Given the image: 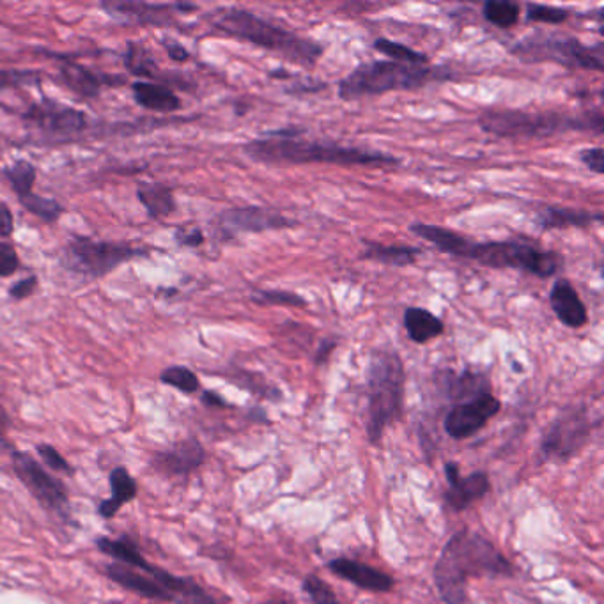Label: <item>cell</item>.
<instances>
[{"label": "cell", "mask_w": 604, "mask_h": 604, "mask_svg": "<svg viewBox=\"0 0 604 604\" xmlns=\"http://www.w3.org/2000/svg\"><path fill=\"white\" fill-rule=\"evenodd\" d=\"M491 489L489 477L484 472H473L461 479L457 477L456 481L449 482V489L445 493V502L452 511H463L466 507L479 500L484 495H488Z\"/></svg>", "instance_id": "obj_23"}, {"label": "cell", "mask_w": 604, "mask_h": 604, "mask_svg": "<svg viewBox=\"0 0 604 604\" xmlns=\"http://www.w3.org/2000/svg\"><path fill=\"white\" fill-rule=\"evenodd\" d=\"M43 75L34 70H6L0 68V91L18 87L39 86Z\"/></svg>", "instance_id": "obj_35"}, {"label": "cell", "mask_w": 604, "mask_h": 604, "mask_svg": "<svg viewBox=\"0 0 604 604\" xmlns=\"http://www.w3.org/2000/svg\"><path fill=\"white\" fill-rule=\"evenodd\" d=\"M15 233V217L13 211L9 210L8 204L0 202V236L11 238Z\"/></svg>", "instance_id": "obj_44"}, {"label": "cell", "mask_w": 604, "mask_h": 604, "mask_svg": "<svg viewBox=\"0 0 604 604\" xmlns=\"http://www.w3.org/2000/svg\"><path fill=\"white\" fill-rule=\"evenodd\" d=\"M420 236L422 240L429 241L434 248H438L447 256L472 259L475 263L496 270L509 268V270L532 273L539 279L553 277L564 266V257L557 252L543 250L537 245H530L523 241L477 243L440 225H426Z\"/></svg>", "instance_id": "obj_1"}, {"label": "cell", "mask_w": 604, "mask_h": 604, "mask_svg": "<svg viewBox=\"0 0 604 604\" xmlns=\"http://www.w3.org/2000/svg\"><path fill=\"white\" fill-rule=\"evenodd\" d=\"M13 470L16 477L24 482L32 496L43 505L47 511L54 512L59 518H70V496L66 486L54 475L39 465L34 457L25 452H13Z\"/></svg>", "instance_id": "obj_12"}, {"label": "cell", "mask_w": 604, "mask_h": 604, "mask_svg": "<svg viewBox=\"0 0 604 604\" xmlns=\"http://www.w3.org/2000/svg\"><path fill=\"white\" fill-rule=\"evenodd\" d=\"M148 257V250L130 243L96 241L87 236H73L62 248L61 266L64 270L89 279H101L114 272L121 264Z\"/></svg>", "instance_id": "obj_8"}, {"label": "cell", "mask_w": 604, "mask_h": 604, "mask_svg": "<svg viewBox=\"0 0 604 604\" xmlns=\"http://www.w3.org/2000/svg\"><path fill=\"white\" fill-rule=\"evenodd\" d=\"M100 8L107 15L121 22V24L135 25H162L172 24V16L176 11L181 15H186L190 11H195V4H151V2H137V0H105L101 2Z\"/></svg>", "instance_id": "obj_13"}, {"label": "cell", "mask_w": 604, "mask_h": 604, "mask_svg": "<svg viewBox=\"0 0 604 604\" xmlns=\"http://www.w3.org/2000/svg\"><path fill=\"white\" fill-rule=\"evenodd\" d=\"M48 55L50 52H45ZM59 62V80L70 91L80 96V98H96L100 96L103 86H116L124 82V78L110 77V75H98L96 71L89 70L84 64L64 57V55H54Z\"/></svg>", "instance_id": "obj_16"}, {"label": "cell", "mask_w": 604, "mask_h": 604, "mask_svg": "<svg viewBox=\"0 0 604 604\" xmlns=\"http://www.w3.org/2000/svg\"><path fill=\"white\" fill-rule=\"evenodd\" d=\"M535 222L544 231H551V229H569V227H589L592 224H601L603 215L596 211L546 208V210L539 211Z\"/></svg>", "instance_id": "obj_25"}, {"label": "cell", "mask_w": 604, "mask_h": 604, "mask_svg": "<svg viewBox=\"0 0 604 604\" xmlns=\"http://www.w3.org/2000/svg\"><path fill=\"white\" fill-rule=\"evenodd\" d=\"M210 20L217 31L277 52L300 66H314L323 54V47L316 41L302 38L247 9H217L211 13Z\"/></svg>", "instance_id": "obj_4"}, {"label": "cell", "mask_w": 604, "mask_h": 604, "mask_svg": "<svg viewBox=\"0 0 604 604\" xmlns=\"http://www.w3.org/2000/svg\"><path fill=\"white\" fill-rule=\"evenodd\" d=\"M438 78H442L440 73L427 66H413L394 61L364 62L341 80L339 96L344 101H355L390 91L417 89Z\"/></svg>", "instance_id": "obj_7"}, {"label": "cell", "mask_w": 604, "mask_h": 604, "mask_svg": "<svg viewBox=\"0 0 604 604\" xmlns=\"http://www.w3.org/2000/svg\"><path fill=\"white\" fill-rule=\"evenodd\" d=\"M123 62L124 68L135 77L149 78V80L163 77L155 57L149 52V48L140 41H128Z\"/></svg>", "instance_id": "obj_29"}, {"label": "cell", "mask_w": 604, "mask_h": 604, "mask_svg": "<svg viewBox=\"0 0 604 604\" xmlns=\"http://www.w3.org/2000/svg\"><path fill=\"white\" fill-rule=\"evenodd\" d=\"M20 268V257L16 254L15 247L6 241H0V279L15 275Z\"/></svg>", "instance_id": "obj_40"}, {"label": "cell", "mask_w": 604, "mask_h": 604, "mask_svg": "<svg viewBox=\"0 0 604 604\" xmlns=\"http://www.w3.org/2000/svg\"><path fill=\"white\" fill-rule=\"evenodd\" d=\"M512 54L528 62L553 61L564 64L567 68L604 70L603 43L587 47L580 39L532 36L518 41L516 47L512 48Z\"/></svg>", "instance_id": "obj_9"}, {"label": "cell", "mask_w": 604, "mask_h": 604, "mask_svg": "<svg viewBox=\"0 0 604 604\" xmlns=\"http://www.w3.org/2000/svg\"><path fill=\"white\" fill-rule=\"evenodd\" d=\"M261 604H296V603H291V601H268V603H261Z\"/></svg>", "instance_id": "obj_50"}, {"label": "cell", "mask_w": 604, "mask_h": 604, "mask_svg": "<svg viewBox=\"0 0 604 604\" xmlns=\"http://www.w3.org/2000/svg\"><path fill=\"white\" fill-rule=\"evenodd\" d=\"M482 132L500 139H550L566 132L603 133L601 112L564 114V112H523L488 110L479 119Z\"/></svg>", "instance_id": "obj_5"}, {"label": "cell", "mask_w": 604, "mask_h": 604, "mask_svg": "<svg viewBox=\"0 0 604 604\" xmlns=\"http://www.w3.org/2000/svg\"><path fill=\"white\" fill-rule=\"evenodd\" d=\"M403 325L408 337L417 344H427L445 332L442 319L420 307H408L404 310Z\"/></svg>", "instance_id": "obj_26"}, {"label": "cell", "mask_w": 604, "mask_h": 604, "mask_svg": "<svg viewBox=\"0 0 604 604\" xmlns=\"http://www.w3.org/2000/svg\"><path fill=\"white\" fill-rule=\"evenodd\" d=\"M303 590H305V594L312 599V603L314 604H342L341 599L335 596L332 587L326 581L318 578V576H314V574H310V576L305 578V581H303Z\"/></svg>", "instance_id": "obj_37"}, {"label": "cell", "mask_w": 604, "mask_h": 604, "mask_svg": "<svg viewBox=\"0 0 604 604\" xmlns=\"http://www.w3.org/2000/svg\"><path fill=\"white\" fill-rule=\"evenodd\" d=\"M202 403L206 404V406H210V408H229L231 404L225 401L222 395H218L217 392H211V390H206L204 394H202Z\"/></svg>", "instance_id": "obj_47"}, {"label": "cell", "mask_w": 604, "mask_h": 604, "mask_svg": "<svg viewBox=\"0 0 604 604\" xmlns=\"http://www.w3.org/2000/svg\"><path fill=\"white\" fill-rule=\"evenodd\" d=\"M107 576L110 580L116 581L117 585H121L130 592L139 594L140 597H146V599H153V601H167V603H174V597L163 589L162 585L148 573H142L132 567L123 566V564H109L107 566Z\"/></svg>", "instance_id": "obj_20"}, {"label": "cell", "mask_w": 604, "mask_h": 604, "mask_svg": "<svg viewBox=\"0 0 604 604\" xmlns=\"http://www.w3.org/2000/svg\"><path fill=\"white\" fill-rule=\"evenodd\" d=\"M374 50L390 57V61L401 62V64H413V66H424L429 62V57L420 54L413 48L406 47L403 43H397L392 39L380 38L374 41Z\"/></svg>", "instance_id": "obj_31"}, {"label": "cell", "mask_w": 604, "mask_h": 604, "mask_svg": "<svg viewBox=\"0 0 604 604\" xmlns=\"http://www.w3.org/2000/svg\"><path fill=\"white\" fill-rule=\"evenodd\" d=\"M163 47L167 50V54L171 57L172 61L186 62L190 59V52L186 50L181 43L178 41H171V39H165L163 41Z\"/></svg>", "instance_id": "obj_46"}, {"label": "cell", "mask_w": 604, "mask_h": 604, "mask_svg": "<svg viewBox=\"0 0 604 604\" xmlns=\"http://www.w3.org/2000/svg\"><path fill=\"white\" fill-rule=\"evenodd\" d=\"M2 176L15 190L18 197H24V195L31 194L32 186L38 178V172L29 160H16L2 169Z\"/></svg>", "instance_id": "obj_30"}, {"label": "cell", "mask_w": 604, "mask_h": 604, "mask_svg": "<svg viewBox=\"0 0 604 604\" xmlns=\"http://www.w3.org/2000/svg\"><path fill=\"white\" fill-rule=\"evenodd\" d=\"M160 381L167 387L176 388L183 394H195L201 388V381L192 369L185 365H172L160 372Z\"/></svg>", "instance_id": "obj_34"}, {"label": "cell", "mask_w": 604, "mask_h": 604, "mask_svg": "<svg viewBox=\"0 0 604 604\" xmlns=\"http://www.w3.org/2000/svg\"><path fill=\"white\" fill-rule=\"evenodd\" d=\"M550 305L558 321L569 328H581L589 321V312L578 291L567 279H558L550 291Z\"/></svg>", "instance_id": "obj_19"}, {"label": "cell", "mask_w": 604, "mask_h": 604, "mask_svg": "<svg viewBox=\"0 0 604 604\" xmlns=\"http://www.w3.org/2000/svg\"><path fill=\"white\" fill-rule=\"evenodd\" d=\"M580 160L589 171L594 174H603L604 172V153L601 148H590L581 151Z\"/></svg>", "instance_id": "obj_42"}, {"label": "cell", "mask_w": 604, "mask_h": 604, "mask_svg": "<svg viewBox=\"0 0 604 604\" xmlns=\"http://www.w3.org/2000/svg\"><path fill=\"white\" fill-rule=\"evenodd\" d=\"M18 201H20L24 210L29 211L34 217H38L39 220H43L47 224H55L61 218L62 206L54 199L41 197V195L31 192V194L24 195V197H18Z\"/></svg>", "instance_id": "obj_32"}, {"label": "cell", "mask_w": 604, "mask_h": 604, "mask_svg": "<svg viewBox=\"0 0 604 604\" xmlns=\"http://www.w3.org/2000/svg\"><path fill=\"white\" fill-rule=\"evenodd\" d=\"M500 408L502 404L491 392L477 395L468 401H461L447 413L443 422L445 433L454 440L470 438L473 434L479 433L489 420L496 417Z\"/></svg>", "instance_id": "obj_14"}, {"label": "cell", "mask_w": 604, "mask_h": 604, "mask_svg": "<svg viewBox=\"0 0 604 604\" xmlns=\"http://www.w3.org/2000/svg\"><path fill=\"white\" fill-rule=\"evenodd\" d=\"M109 484L112 495L107 500H103L98 507V514L103 519L114 518L117 512L121 511V507L128 502H133L139 493L137 481L124 466H117L110 472Z\"/></svg>", "instance_id": "obj_22"}, {"label": "cell", "mask_w": 604, "mask_h": 604, "mask_svg": "<svg viewBox=\"0 0 604 604\" xmlns=\"http://www.w3.org/2000/svg\"><path fill=\"white\" fill-rule=\"evenodd\" d=\"M137 197L148 211L149 218L162 220L176 211V199L171 186L162 183H139Z\"/></svg>", "instance_id": "obj_27"}, {"label": "cell", "mask_w": 604, "mask_h": 604, "mask_svg": "<svg viewBox=\"0 0 604 604\" xmlns=\"http://www.w3.org/2000/svg\"><path fill=\"white\" fill-rule=\"evenodd\" d=\"M404 381L406 372L401 357L395 351L380 349L372 353L367 371L369 388V422L367 434L378 445L387 427L403 415Z\"/></svg>", "instance_id": "obj_6"}, {"label": "cell", "mask_w": 604, "mask_h": 604, "mask_svg": "<svg viewBox=\"0 0 604 604\" xmlns=\"http://www.w3.org/2000/svg\"><path fill=\"white\" fill-rule=\"evenodd\" d=\"M514 567L484 535L459 530L445 544L434 566V583L447 604L466 601V583L481 576H512Z\"/></svg>", "instance_id": "obj_2"}, {"label": "cell", "mask_w": 604, "mask_h": 604, "mask_svg": "<svg viewBox=\"0 0 604 604\" xmlns=\"http://www.w3.org/2000/svg\"><path fill=\"white\" fill-rule=\"evenodd\" d=\"M96 546L101 553H105L107 557L114 558L117 564L132 567L142 573H151L153 566L149 564L146 557L142 555L139 546L133 543L128 535H123L119 539H110V537H98Z\"/></svg>", "instance_id": "obj_24"}, {"label": "cell", "mask_w": 604, "mask_h": 604, "mask_svg": "<svg viewBox=\"0 0 604 604\" xmlns=\"http://www.w3.org/2000/svg\"><path fill=\"white\" fill-rule=\"evenodd\" d=\"M527 18L530 22H541V24L558 25L566 22L569 11L544 4H528Z\"/></svg>", "instance_id": "obj_38"}, {"label": "cell", "mask_w": 604, "mask_h": 604, "mask_svg": "<svg viewBox=\"0 0 604 604\" xmlns=\"http://www.w3.org/2000/svg\"><path fill=\"white\" fill-rule=\"evenodd\" d=\"M592 420L583 406H569L560 411L557 420L544 434L541 454L544 459L567 461L576 456L589 442Z\"/></svg>", "instance_id": "obj_11"}, {"label": "cell", "mask_w": 604, "mask_h": 604, "mask_svg": "<svg viewBox=\"0 0 604 604\" xmlns=\"http://www.w3.org/2000/svg\"><path fill=\"white\" fill-rule=\"evenodd\" d=\"M252 302L259 303V305H287V307H307V300L303 296L291 293V291H279V289H273V291H256L254 295L250 296Z\"/></svg>", "instance_id": "obj_36"}, {"label": "cell", "mask_w": 604, "mask_h": 604, "mask_svg": "<svg viewBox=\"0 0 604 604\" xmlns=\"http://www.w3.org/2000/svg\"><path fill=\"white\" fill-rule=\"evenodd\" d=\"M206 459V450L195 438L176 443L165 452H160L155 459L158 470L169 475H188L202 466Z\"/></svg>", "instance_id": "obj_18"}, {"label": "cell", "mask_w": 604, "mask_h": 604, "mask_svg": "<svg viewBox=\"0 0 604 604\" xmlns=\"http://www.w3.org/2000/svg\"><path fill=\"white\" fill-rule=\"evenodd\" d=\"M36 450H38L39 457H41L52 470H55V472L68 473V475L73 473V468H71L70 463L66 461V457L62 456L61 452L55 449V447H52V445H48V443H39Z\"/></svg>", "instance_id": "obj_39"}, {"label": "cell", "mask_w": 604, "mask_h": 604, "mask_svg": "<svg viewBox=\"0 0 604 604\" xmlns=\"http://www.w3.org/2000/svg\"><path fill=\"white\" fill-rule=\"evenodd\" d=\"M174 238L178 241V245L181 247L195 248L201 247L204 243V233H202L199 227H179L174 233Z\"/></svg>", "instance_id": "obj_41"}, {"label": "cell", "mask_w": 604, "mask_h": 604, "mask_svg": "<svg viewBox=\"0 0 604 604\" xmlns=\"http://www.w3.org/2000/svg\"><path fill=\"white\" fill-rule=\"evenodd\" d=\"M9 426H11V419H9L8 411L4 410V406L0 404V440L8 433Z\"/></svg>", "instance_id": "obj_49"}, {"label": "cell", "mask_w": 604, "mask_h": 604, "mask_svg": "<svg viewBox=\"0 0 604 604\" xmlns=\"http://www.w3.org/2000/svg\"><path fill=\"white\" fill-rule=\"evenodd\" d=\"M36 289H38V277H36V275H31V277H27V279L18 280L16 284L9 287L8 293L13 300H25V298H29Z\"/></svg>", "instance_id": "obj_43"}, {"label": "cell", "mask_w": 604, "mask_h": 604, "mask_svg": "<svg viewBox=\"0 0 604 604\" xmlns=\"http://www.w3.org/2000/svg\"><path fill=\"white\" fill-rule=\"evenodd\" d=\"M248 158L261 163H333L344 167H395L401 160L394 155L372 149L346 148L335 142L318 140L273 139L266 137L252 140L243 146Z\"/></svg>", "instance_id": "obj_3"}, {"label": "cell", "mask_w": 604, "mask_h": 604, "mask_svg": "<svg viewBox=\"0 0 604 604\" xmlns=\"http://www.w3.org/2000/svg\"><path fill=\"white\" fill-rule=\"evenodd\" d=\"M333 348H335V342L325 341L319 348L318 355H316V364H325L326 358L330 357Z\"/></svg>", "instance_id": "obj_48"}, {"label": "cell", "mask_w": 604, "mask_h": 604, "mask_svg": "<svg viewBox=\"0 0 604 604\" xmlns=\"http://www.w3.org/2000/svg\"><path fill=\"white\" fill-rule=\"evenodd\" d=\"M328 569L342 580L357 585L358 589L369 592H388L394 587V578L380 569L351 560V558H333L328 562Z\"/></svg>", "instance_id": "obj_17"}, {"label": "cell", "mask_w": 604, "mask_h": 604, "mask_svg": "<svg viewBox=\"0 0 604 604\" xmlns=\"http://www.w3.org/2000/svg\"><path fill=\"white\" fill-rule=\"evenodd\" d=\"M482 15L488 20L489 24L496 25L500 29H509L518 24L519 4L516 2H498V0H488L482 8Z\"/></svg>", "instance_id": "obj_33"}, {"label": "cell", "mask_w": 604, "mask_h": 604, "mask_svg": "<svg viewBox=\"0 0 604 604\" xmlns=\"http://www.w3.org/2000/svg\"><path fill=\"white\" fill-rule=\"evenodd\" d=\"M365 250L362 257L378 261V263L388 264V266H411L419 259L422 250L417 247H404V245H381L376 241L364 240Z\"/></svg>", "instance_id": "obj_28"}, {"label": "cell", "mask_w": 604, "mask_h": 604, "mask_svg": "<svg viewBox=\"0 0 604 604\" xmlns=\"http://www.w3.org/2000/svg\"><path fill=\"white\" fill-rule=\"evenodd\" d=\"M325 82L321 80H310L307 78L305 82H296L293 86L286 89L287 94H295V96H303V94L318 93L321 89H325Z\"/></svg>", "instance_id": "obj_45"}, {"label": "cell", "mask_w": 604, "mask_h": 604, "mask_svg": "<svg viewBox=\"0 0 604 604\" xmlns=\"http://www.w3.org/2000/svg\"><path fill=\"white\" fill-rule=\"evenodd\" d=\"M132 94L135 103L149 112L156 114H174L181 109V100L171 87L162 82H148L140 80L132 84Z\"/></svg>", "instance_id": "obj_21"}, {"label": "cell", "mask_w": 604, "mask_h": 604, "mask_svg": "<svg viewBox=\"0 0 604 604\" xmlns=\"http://www.w3.org/2000/svg\"><path fill=\"white\" fill-rule=\"evenodd\" d=\"M22 119L31 132L38 133L41 139L48 142H70L77 139L78 135L86 132L89 124L84 110L62 105L52 98L32 103L25 110Z\"/></svg>", "instance_id": "obj_10"}, {"label": "cell", "mask_w": 604, "mask_h": 604, "mask_svg": "<svg viewBox=\"0 0 604 604\" xmlns=\"http://www.w3.org/2000/svg\"><path fill=\"white\" fill-rule=\"evenodd\" d=\"M220 229L231 238L240 233H263V231H277V229H291L295 222L284 217L279 211L268 208H236L225 211L218 218Z\"/></svg>", "instance_id": "obj_15"}]
</instances>
